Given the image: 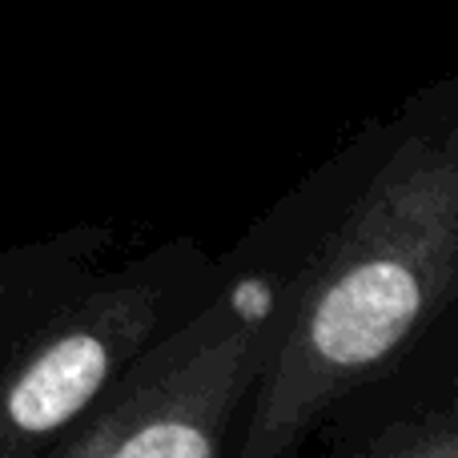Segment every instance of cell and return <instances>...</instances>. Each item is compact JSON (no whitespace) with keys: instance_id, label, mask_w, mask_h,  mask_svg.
<instances>
[{"instance_id":"obj_1","label":"cell","mask_w":458,"mask_h":458,"mask_svg":"<svg viewBox=\"0 0 458 458\" xmlns=\"http://www.w3.org/2000/svg\"><path fill=\"white\" fill-rule=\"evenodd\" d=\"M334 157L233 458H301L350 394L458 322V81L419 89Z\"/></svg>"},{"instance_id":"obj_2","label":"cell","mask_w":458,"mask_h":458,"mask_svg":"<svg viewBox=\"0 0 458 458\" xmlns=\"http://www.w3.org/2000/svg\"><path fill=\"white\" fill-rule=\"evenodd\" d=\"M338 157L310 169L233 245L225 277L93 411L29 458H233L253 378L330 201Z\"/></svg>"},{"instance_id":"obj_3","label":"cell","mask_w":458,"mask_h":458,"mask_svg":"<svg viewBox=\"0 0 458 458\" xmlns=\"http://www.w3.org/2000/svg\"><path fill=\"white\" fill-rule=\"evenodd\" d=\"M229 253L165 237L121 266L85 269L0 330V458H29L81 422L222 285Z\"/></svg>"},{"instance_id":"obj_4","label":"cell","mask_w":458,"mask_h":458,"mask_svg":"<svg viewBox=\"0 0 458 458\" xmlns=\"http://www.w3.org/2000/svg\"><path fill=\"white\" fill-rule=\"evenodd\" d=\"M322 458H458V322L318 427Z\"/></svg>"},{"instance_id":"obj_5","label":"cell","mask_w":458,"mask_h":458,"mask_svg":"<svg viewBox=\"0 0 458 458\" xmlns=\"http://www.w3.org/2000/svg\"><path fill=\"white\" fill-rule=\"evenodd\" d=\"M109 245L113 229L101 222H77L45 237L0 245V330L37 314L72 277L93 269Z\"/></svg>"}]
</instances>
